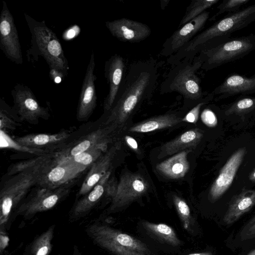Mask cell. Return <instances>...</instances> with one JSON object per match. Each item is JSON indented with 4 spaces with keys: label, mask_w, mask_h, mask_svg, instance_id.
<instances>
[{
    "label": "cell",
    "mask_w": 255,
    "mask_h": 255,
    "mask_svg": "<svg viewBox=\"0 0 255 255\" xmlns=\"http://www.w3.org/2000/svg\"><path fill=\"white\" fill-rule=\"evenodd\" d=\"M245 147L239 148L228 159L212 184L209 191L211 201L219 199L231 185L245 155Z\"/></svg>",
    "instance_id": "obj_16"
},
{
    "label": "cell",
    "mask_w": 255,
    "mask_h": 255,
    "mask_svg": "<svg viewBox=\"0 0 255 255\" xmlns=\"http://www.w3.org/2000/svg\"><path fill=\"white\" fill-rule=\"evenodd\" d=\"M217 96L215 100L219 101L238 95L246 96L255 93V73L250 77L233 74L212 91Z\"/></svg>",
    "instance_id": "obj_18"
},
{
    "label": "cell",
    "mask_w": 255,
    "mask_h": 255,
    "mask_svg": "<svg viewBox=\"0 0 255 255\" xmlns=\"http://www.w3.org/2000/svg\"><path fill=\"white\" fill-rule=\"evenodd\" d=\"M126 69L124 58L118 54L112 56L105 62V76L109 85V90L104 102L105 113H108L114 105L123 81Z\"/></svg>",
    "instance_id": "obj_17"
},
{
    "label": "cell",
    "mask_w": 255,
    "mask_h": 255,
    "mask_svg": "<svg viewBox=\"0 0 255 255\" xmlns=\"http://www.w3.org/2000/svg\"><path fill=\"white\" fill-rule=\"evenodd\" d=\"M243 239H252L255 238V216L246 224L241 232Z\"/></svg>",
    "instance_id": "obj_38"
},
{
    "label": "cell",
    "mask_w": 255,
    "mask_h": 255,
    "mask_svg": "<svg viewBox=\"0 0 255 255\" xmlns=\"http://www.w3.org/2000/svg\"><path fill=\"white\" fill-rule=\"evenodd\" d=\"M148 188V184L141 175L131 173L123 174L112 198L110 210L127 205L145 194Z\"/></svg>",
    "instance_id": "obj_13"
},
{
    "label": "cell",
    "mask_w": 255,
    "mask_h": 255,
    "mask_svg": "<svg viewBox=\"0 0 255 255\" xmlns=\"http://www.w3.org/2000/svg\"><path fill=\"white\" fill-rule=\"evenodd\" d=\"M118 145L112 146L92 165L78 192V197L89 193L109 171Z\"/></svg>",
    "instance_id": "obj_21"
},
{
    "label": "cell",
    "mask_w": 255,
    "mask_h": 255,
    "mask_svg": "<svg viewBox=\"0 0 255 255\" xmlns=\"http://www.w3.org/2000/svg\"><path fill=\"white\" fill-rule=\"evenodd\" d=\"M87 168L71 162L68 159L54 158L43 173L38 184L44 187L55 188L72 183Z\"/></svg>",
    "instance_id": "obj_11"
},
{
    "label": "cell",
    "mask_w": 255,
    "mask_h": 255,
    "mask_svg": "<svg viewBox=\"0 0 255 255\" xmlns=\"http://www.w3.org/2000/svg\"><path fill=\"white\" fill-rule=\"evenodd\" d=\"M182 118L176 114H167L153 117L136 125L129 131L137 133H147L173 127L182 122Z\"/></svg>",
    "instance_id": "obj_26"
},
{
    "label": "cell",
    "mask_w": 255,
    "mask_h": 255,
    "mask_svg": "<svg viewBox=\"0 0 255 255\" xmlns=\"http://www.w3.org/2000/svg\"><path fill=\"white\" fill-rule=\"evenodd\" d=\"M0 252H2V250L7 245L8 238L4 234V232L3 234L2 232H0Z\"/></svg>",
    "instance_id": "obj_40"
},
{
    "label": "cell",
    "mask_w": 255,
    "mask_h": 255,
    "mask_svg": "<svg viewBox=\"0 0 255 255\" xmlns=\"http://www.w3.org/2000/svg\"><path fill=\"white\" fill-rule=\"evenodd\" d=\"M109 141L106 130L99 129L80 138L73 144L55 152L57 159L74 157L87 150L100 146H108Z\"/></svg>",
    "instance_id": "obj_20"
},
{
    "label": "cell",
    "mask_w": 255,
    "mask_h": 255,
    "mask_svg": "<svg viewBox=\"0 0 255 255\" xmlns=\"http://www.w3.org/2000/svg\"><path fill=\"white\" fill-rule=\"evenodd\" d=\"M0 49L5 56L16 64H21L23 59L18 35L13 17L6 3L2 1L0 15Z\"/></svg>",
    "instance_id": "obj_10"
},
{
    "label": "cell",
    "mask_w": 255,
    "mask_h": 255,
    "mask_svg": "<svg viewBox=\"0 0 255 255\" xmlns=\"http://www.w3.org/2000/svg\"><path fill=\"white\" fill-rule=\"evenodd\" d=\"M54 153L43 162L9 176L1 186L0 191V227L4 230L12 212L19 205L34 186L38 185Z\"/></svg>",
    "instance_id": "obj_4"
},
{
    "label": "cell",
    "mask_w": 255,
    "mask_h": 255,
    "mask_svg": "<svg viewBox=\"0 0 255 255\" xmlns=\"http://www.w3.org/2000/svg\"><path fill=\"white\" fill-rule=\"evenodd\" d=\"M53 153L45 155L38 156L30 159L13 164L8 168L6 175L9 177L18 172H21L25 169L35 166L44 161Z\"/></svg>",
    "instance_id": "obj_33"
},
{
    "label": "cell",
    "mask_w": 255,
    "mask_h": 255,
    "mask_svg": "<svg viewBox=\"0 0 255 255\" xmlns=\"http://www.w3.org/2000/svg\"><path fill=\"white\" fill-rule=\"evenodd\" d=\"M255 205V190H244L232 198L224 217L227 224H231L249 211Z\"/></svg>",
    "instance_id": "obj_24"
},
{
    "label": "cell",
    "mask_w": 255,
    "mask_h": 255,
    "mask_svg": "<svg viewBox=\"0 0 255 255\" xmlns=\"http://www.w3.org/2000/svg\"><path fill=\"white\" fill-rule=\"evenodd\" d=\"M0 148L17 150L22 152L35 154L37 156L45 155L53 153L49 151L41 149L31 148L23 145L14 139L12 138L6 132L2 130H0Z\"/></svg>",
    "instance_id": "obj_28"
},
{
    "label": "cell",
    "mask_w": 255,
    "mask_h": 255,
    "mask_svg": "<svg viewBox=\"0 0 255 255\" xmlns=\"http://www.w3.org/2000/svg\"><path fill=\"white\" fill-rule=\"evenodd\" d=\"M255 49V34L231 38L213 48L203 50L196 55L201 69L208 71L241 59Z\"/></svg>",
    "instance_id": "obj_6"
},
{
    "label": "cell",
    "mask_w": 255,
    "mask_h": 255,
    "mask_svg": "<svg viewBox=\"0 0 255 255\" xmlns=\"http://www.w3.org/2000/svg\"><path fill=\"white\" fill-rule=\"evenodd\" d=\"M255 255V249L250 252L248 255Z\"/></svg>",
    "instance_id": "obj_44"
},
{
    "label": "cell",
    "mask_w": 255,
    "mask_h": 255,
    "mask_svg": "<svg viewBox=\"0 0 255 255\" xmlns=\"http://www.w3.org/2000/svg\"><path fill=\"white\" fill-rule=\"evenodd\" d=\"M255 111V97L243 96L228 105L224 111L226 116L245 115Z\"/></svg>",
    "instance_id": "obj_29"
},
{
    "label": "cell",
    "mask_w": 255,
    "mask_h": 255,
    "mask_svg": "<svg viewBox=\"0 0 255 255\" xmlns=\"http://www.w3.org/2000/svg\"><path fill=\"white\" fill-rule=\"evenodd\" d=\"M203 135L202 130L194 128L187 130L161 146L159 158L196 147Z\"/></svg>",
    "instance_id": "obj_23"
},
{
    "label": "cell",
    "mask_w": 255,
    "mask_h": 255,
    "mask_svg": "<svg viewBox=\"0 0 255 255\" xmlns=\"http://www.w3.org/2000/svg\"><path fill=\"white\" fill-rule=\"evenodd\" d=\"M219 0H193L187 7L185 14L181 19L178 28L181 27L197 17L206 9L218 2Z\"/></svg>",
    "instance_id": "obj_30"
},
{
    "label": "cell",
    "mask_w": 255,
    "mask_h": 255,
    "mask_svg": "<svg viewBox=\"0 0 255 255\" xmlns=\"http://www.w3.org/2000/svg\"><path fill=\"white\" fill-rule=\"evenodd\" d=\"M142 225L150 233L169 245L177 246L181 244L174 230L166 224L145 221Z\"/></svg>",
    "instance_id": "obj_27"
},
{
    "label": "cell",
    "mask_w": 255,
    "mask_h": 255,
    "mask_svg": "<svg viewBox=\"0 0 255 255\" xmlns=\"http://www.w3.org/2000/svg\"><path fill=\"white\" fill-rule=\"evenodd\" d=\"M13 99L12 108L21 121L36 125L40 119L48 120V109L41 106L32 90L27 86L17 83L11 91Z\"/></svg>",
    "instance_id": "obj_9"
},
{
    "label": "cell",
    "mask_w": 255,
    "mask_h": 255,
    "mask_svg": "<svg viewBox=\"0 0 255 255\" xmlns=\"http://www.w3.org/2000/svg\"><path fill=\"white\" fill-rule=\"evenodd\" d=\"M108 146H100L87 150L74 157L66 158L80 166L88 168L107 151Z\"/></svg>",
    "instance_id": "obj_31"
},
{
    "label": "cell",
    "mask_w": 255,
    "mask_h": 255,
    "mask_svg": "<svg viewBox=\"0 0 255 255\" xmlns=\"http://www.w3.org/2000/svg\"><path fill=\"white\" fill-rule=\"evenodd\" d=\"M249 178L251 181L255 183V169L251 173Z\"/></svg>",
    "instance_id": "obj_42"
},
{
    "label": "cell",
    "mask_w": 255,
    "mask_h": 255,
    "mask_svg": "<svg viewBox=\"0 0 255 255\" xmlns=\"http://www.w3.org/2000/svg\"><path fill=\"white\" fill-rule=\"evenodd\" d=\"M201 62L195 56L193 60H183L172 67L160 87L161 94L177 92L185 102H201L208 94L203 92L201 80L196 75Z\"/></svg>",
    "instance_id": "obj_5"
},
{
    "label": "cell",
    "mask_w": 255,
    "mask_h": 255,
    "mask_svg": "<svg viewBox=\"0 0 255 255\" xmlns=\"http://www.w3.org/2000/svg\"><path fill=\"white\" fill-rule=\"evenodd\" d=\"M95 66L94 54L92 51L82 83L77 107L76 118L79 122L87 121L97 106L95 86L97 76L94 74Z\"/></svg>",
    "instance_id": "obj_14"
},
{
    "label": "cell",
    "mask_w": 255,
    "mask_h": 255,
    "mask_svg": "<svg viewBox=\"0 0 255 255\" xmlns=\"http://www.w3.org/2000/svg\"><path fill=\"white\" fill-rule=\"evenodd\" d=\"M202 122L207 127L213 128L218 124L217 118L215 114L210 109H205L201 115Z\"/></svg>",
    "instance_id": "obj_37"
},
{
    "label": "cell",
    "mask_w": 255,
    "mask_h": 255,
    "mask_svg": "<svg viewBox=\"0 0 255 255\" xmlns=\"http://www.w3.org/2000/svg\"><path fill=\"white\" fill-rule=\"evenodd\" d=\"M255 21V3L233 13L228 14L205 30L167 59L173 67L183 60H193L203 50L213 48L231 39L234 32Z\"/></svg>",
    "instance_id": "obj_2"
},
{
    "label": "cell",
    "mask_w": 255,
    "mask_h": 255,
    "mask_svg": "<svg viewBox=\"0 0 255 255\" xmlns=\"http://www.w3.org/2000/svg\"><path fill=\"white\" fill-rule=\"evenodd\" d=\"M169 2V0H160V5H161V8L162 9H164L166 6L168 5V3Z\"/></svg>",
    "instance_id": "obj_41"
},
{
    "label": "cell",
    "mask_w": 255,
    "mask_h": 255,
    "mask_svg": "<svg viewBox=\"0 0 255 255\" xmlns=\"http://www.w3.org/2000/svg\"><path fill=\"white\" fill-rule=\"evenodd\" d=\"M209 16L210 12L206 10L178 28L163 43L160 55L170 57L177 52L201 31Z\"/></svg>",
    "instance_id": "obj_12"
},
{
    "label": "cell",
    "mask_w": 255,
    "mask_h": 255,
    "mask_svg": "<svg viewBox=\"0 0 255 255\" xmlns=\"http://www.w3.org/2000/svg\"><path fill=\"white\" fill-rule=\"evenodd\" d=\"M188 255H213L211 252H203L199 253L191 254Z\"/></svg>",
    "instance_id": "obj_43"
},
{
    "label": "cell",
    "mask_w": 255,
    "mask_h": 255,
    "mask_svg": "<svg viewBox=\"0 0 255 255\" xmlns=\"http://www.w3.org/2000/svg\"><path fill=\"white\" fill-rule=\"evenodd\" d=\"M109 171L87 194L82 196L74 205L70 212L72 219H77L88 214L104 195L106 186L109 179Z\"/></svg>",
    "instance_id": "obj_22"
},
{
    "label": "cell",
    "mask_w": 255,
    "mask_h": 255,
    "mask_svg": "<svg viewBox=\"0 0 255 255\" xmlns=\"http://www.w3.org/2000/svg\"><path fill=\"white\" fill-rule=\"evenodd\" d=\"M72 184L55 188L36 186L18 206L16 214L30 219L38 213L52 209L68 195Z\"/></svg>",
    "instance_id": "obj_8"
},
{
    "label": "cell",
    "mask_w": 255,
    "mask_h": 255,
    "mask_svg": "<svg viewBox=\"0 0 255 255\" xmlns=\"http://www.w3.org/2000/svg\"><path fill=\"white\" fill-rule=\"evenodd\" d=\"M87 232L97 245L116 255H149L143 243L108 226L93 224Z\"/></svg>",
    "instance_id": "obj_7"
},
{
    "label": "cell",
    "mask_w": 255,
    "mask_h": 255,
    "mask_svg": "<svg viewBox=\"0 0 255 255\" xmlns=\"http://www.w3.org/2000/svg\"><path fill=\"white\" fill-rule=\"evenodd\" d=\"M105 25L114 37L124 42H139L151 33L146 24L127 18L107 21Z\"/></svg>",
    "instance_id": "obj_15"
},
{
    "label": "cell",
    "mask_w": 255,
    "mask_h": 255,
    "mask_svg": "<svg viewBox=\"0 0 255 255\" xmlns=\"http://www.w3.org/2000/svg\"><path fill=\"white\" fill-rule=\"evenodd\" d=\"M250 0H225L218 6V11L210 19L215 20L221 14L224 13L228 14L235 13L241 9V7L248 3Z\"/></svg>",
    "instance_id": "obj_34"
},
{
    "label": "cell",
    "mask_w": 255,
    "mask_h": 255,
    "mask_svg": "<svg viewBox=\"0 0 255 255\" xmlns=\"http://www.w3.org/2000/svg\"><path fill=\"white\" fill-rule=\"evenodd\" d=\"M173 202L177 211L183 222L185 229H187L191 220L190 208L186 202L179 197L173 196Z\"/></svg>",
    "instance_id": "obj_35"
},
{
    "label": "cell",
    "mask_w": 255,
    "mask_h": 255,
    "mask_svg": "<svg viewBox=\"0 0 255 255\" xmlns=\"http://www.w3.org/2000/svg\"><path fill=\"white\" fill-rule=\"evenodd\" d=\"M190 151H182L159 163L156 166L157 170L169 178L179 179L183 177L189 168L187 157V154Z\"/></svg>",
    "instance_id": "obj_25"
},
{
    "label": "cell",
    "mask_w": 255,
    "mask_h": 255,
    "mask_svg": "<svg viewBox=\"0 0 255 255\" xmlns=\"http://www.w3.org/2000/svg\"><path fill=\"white\" fill-rule=\"evenodd\" d=\"M125 140L128 145L133 150L137 151L138 150V144L136 141L131 136L126 135Z\"/></svg>",
    "instance_id": "obj_39"
},
{
    "label": "cell",
    "mask_w": 255,
    "mask_h": 255,
    "mask_svg": "<svg viewBox=\"0 0 255 255\" xmlns=\"http://www.w3.org/2000/svg\"><path fill=\"white\" fill-rule=\"evenodd\" d=\"M54 226L50 227L33 241L31 246L32 255H48L52 250L51 241Z\"/></svg>",
    "instance_id": "obj_32"
},
{
    "label": "cell",
    "mask_w": 255,
    "mask_h": 255,
    "mask_svg": "<svg viewBox=\"0 0 255 255\" xmlns=\"http://www.w3.org/2000/svg\"><path fill=\"white\" fill-rule=\"evenodd\" d=\"M159 77L158 67L153 59L132 63L124 75L106 124L121 125L145 100L154 93Z\"/></svg>",
    "instance_id": "obj_1"
},
{
    "label": "cell",
    "mask_w": 255,
    "mask_h": 255,
    "mask_svg": "<svg viewBox=\"0 0 255 255\" xmlns=\"http://www.w3.org/2000/svg\"><path fill=\"white\" fill-rule=\"evenodd\" d=\"M24 15L31 33V43L26 51L27 60L32 62L42 57L50 70L57 71L65 77L69 66L61 43L56 34L46 25L44 20L38 21L29 15Z\"/></svg>",
    "instance_id": "obj_3"
},
{
    "label": "cell",
    "mask_w": 255,
    "mask_h": 255,
    "mask_svg": "<svg viewBox=\"0 0 255 255\" xmlns=\"http://www.w3.org/2000/svg\"><path fill=\"white\" fill-rule=\"evenodd\" d=\"M214 97V94L212 92L208 93L201 102L195 106L189 112L187 113L185 116L182 118V122H186L193 124L196 123L198 120L199 113L201 107L208 102L212 100Z\"/></svg>",
    "instance_id": "obj_36"
},
{
    "label": "cell",
    "mask_w": 255,
    "mask_h": 255,
    "mask_svg": "<svg viewBox=\"0 0 255 255\" xmlns=\"http://www.w3.org/2000/svg\"><path fill=\"white\" fill-rule=\"evenodd\" d=\"M70 135L69 130H64L54 134L31 133L16 137L14 139L29 147L55 152L54 150H58L64 147L63 145Z\"/></svg>",
    "instance_id": "obj_19"
}]
</instances>
